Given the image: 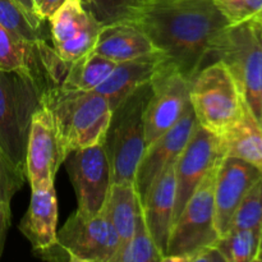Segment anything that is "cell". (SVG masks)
Here are the masks:
<instances>
[{
  "mask_svg": "<svg viewBox=\"0 0 262 262\" xmlns=\"http://www.w3.org/2000/svg\"><path fill=\"white\" fill-rule=\"evenodd\" d=\"M258 122H260L261 127H262V102H261V113H260V119H258Z\"/></svg>",
  "mask_w": 262,
  "mask_h": 262,
  "instance_id": "37",
  "label": "cell"
},
{
  "mask_svg": "<svg viewBox=\"0 0 262 262\" xmlns=\"http://www.w3.org/2000/svg\"><path fill=\"white\" fill-rule=\"evenodd\" d=\"M15 2H17L18 4H19L20 7H22L23 9H25L26 12L30 14V17L35 20L36 25H38L42 27L43 19H42V17H41L40 10H38V5L35 0H15Z\"/></svg>",
  "mask_w": 262,
  "mask_h": 262,
  "instance_id": "34",
  "label": "cell"
},
{
  "mask_svg": "<svg viewBox=\"0 0 262 262\" xmlns=\"http://www.w3.org/2000/svg\"><path fill=\"white\" fill-rule=\"evenodd\" d=\"M147 0H95L84 5L101 25L132 20Z\"/></svg>",
  "mask_w": 262,
  "mask_h": 262,
  "instance_id": "27",
  "label": "cell"
},
{
  "mask_svg": "<svg viewBox=\"0 0 262 262\" xmlns=\"http://www.w3.org/2000/svg\"><path fill=\"white\" fill-rule=\"evenodd\" d=\"M165 61H168L165 56L158 53L117 63L109 77L95 91L104 95L114 110L132 92L148 83Z\"/></svg>",
  "mask_w": 262,
  "mask_h": 262,
  "instance_id": "18",
  "label": "cell"
},
{
  "mask_svg": "<svg viewBox=\"0 0 262 262\" xmlns=\"http://www.w3.org/2000/svg\"><path fill=\"white\" fill-rule=\"evenodd\" d=\"M0 25L30 43H37L43 40L41 26L15 0H0Z\"/></svg>",
  "mask_w": 262,
  "mask_h": 262,
  "instance_id": "26",
  "label": "cell"
},
{
  "mask_svg": "<svg viewBox=\"0 0 262 262\" xmlns=\"http://www.w3.org/2000/svg\"><path fill=\"white\" fill-rule=\"evenodd\" d=\"M230 25L246 22L262 13V0H214Z\"/></svg>",
  "mask_w": 262,
  "mask_h": 262,
  "instance_id": "30",
  "label": "cell"
},
{
  "mask_svg": "<svg viewBox=\"0 0 262 262\" xmlns=\"http://www.w3.org/2000/svg\"><path fill=\"white\" fill-rule=\"evenodd\" d=\"M119 247L117 232L102 212L86 216L77 210L56 233V243L51 248L60 251L56 260L112 262Z\"/></svg>",
  "mask_w": 262,
  "mask_h": 262,
  "instance_id": "8",
  "label": "cell"
},
{
  "mask_svg": "<svg viewBox=\"0 0 262 262\" xmlns=\"http://www.w3.org/2000/svg\"><path fill=\"white\" fill-rule=\"evenodd\" d=\"M48 83L41 71L0 69V148L25 174L31 122Z\"/></svg>",
  "mask_w": 262,
  "mask_h": 262,
  "instance_id": "2",
  "label": "cell"
},
{
  "mask_svg": "<svg viewBox=\"0 0 262 262\" xmlns=\"http://www.w3.org/2000/svg\"><path fill=\"white\" fill-rule=\"evenodd\" d=\"M10 222H12L10 202H0V257L4 252L5 239H7Z\"/></svg>",
  "mask_w": 262,
  "mask_h": 262,
  "instance_id": "32",
  "label": "cell"
},
{
  "mask_svg": "<svg viewBox=\"0 0 262 262\" xmlns=\"http://www.w3.org/2000/svg\"><path fill=\"white\" fill-rule=\"evenodd\" d=\"M211 54L234 77L248 107L260 119L262 102V28L257 17L230 25L214 41Z\"/></svg>",
  "mask_w": 262,
  "mask_h": 262,
  "instance_id": "4",
  "label": "cell"
},
{
  "mask_svg": "<svg viewBox=\"0 0 262 262\" xmlns=\"http://www.w3.org/2000/svg\"><path fill=\"white\" fill-rule=\"evenodd\" d=\"M82 3H83V5H89V4H91V3H94L95 0H81Z\"/></svg>",
  "mask_w": 262,
  "mask_h": 262,
  "instance_id": "36",
  "label": "cell"
},
{
  "mask_svg": "<svg viewBox=\"0 0 262 262\" xmlns=\"http://www.w3.org/2000/svg\"><path fill=\"white\" fill-rule=\"evenodd\" d=\"M257 19H258V22H260V25H261V28H262V13L260 15H257Z\"/></svg>",
  "mask_w": 262,
  "mask_h": 262,
  "instance_id": "38",
  "label": "cell"
},
{
  "mask_svg": "<svg viewBox=\"0 0 262 262\" xmlns=\"http://www.w3.org/2000/svg\"><path fill=\"white\" fill-rule=\"evenodd\" d=\"M151 83L143 84L113 110L104 145L113 169L114 183H135L138 163L146 150L145 109Z\"/></svg>",
  "mask_w": 262,
  "mask_h": 262,
  "instance_id": "5",
  "label": "cell"
},
{
  "mask_svg": "<svg viewBox=\"0 0 262 262\" xmlns=\"http://www.w3.org/2000/svg\"><path fill=\"white\" fill-rule=\"evenodd\" d=\"M188 262H225L224 257L217 250L216 246H207L197 251L194 255L189 257Z\"/></svg>",
  "mask_w": 262,
  "mask_h": 262,
  "instance_id": "33",
  "label": "cell"
},
{
  "mask_svg": "<svg viewBox=\"0 0 262 262\" xmlns=\"http://www.w3.org/2000/svg\"><path fill=\"white\" fill-rule=\"evenodd\" d=\"M261 178V170L241 159L224 156L220 161L214 186L215 227L219 237L229 232L232 219L243 197Z\"/></svg>",
  "mask_w": 262,
  "mask_h": 262,
  "instance_id": "14",
  "label": "cell"
},
{
  "mask_svg": "<svg viewBox=\"0 0 262 262\" xmlns=\"http://www.w3.org/2000/svg\"><path fill=\"white\" fill-rule=\"evenodd\" d=\"M140 202L141 199L135 183L120 182L112 184L101 212L117 232L120 242L119 250L127 245L133 235Z\"/></svg>",
  "mask_w": 262,
  "mask_h": 262,
  "instance_id": "20",
  "label": "cell"
},
{
  "mask_svg": "<svg viewBox=\"0 0 262 262\" xmlns=\"http://www.w3.org/2000/svg\"><path fill=\"white\" fill-rule=\"evenodd\" d=\"M219 137L224 156L241 159L262 171V127L247 102L239 119Z\"/></svg>",
  "mask_w": 262,
  "mask_h": 262,
  "instance_id": "19",
  "label": "cell"
},
{
  "mask_svg": "<svg viewBox=\"0 0 262 262\" xmlns=\"http://www.w3.org/2000/svg\"><path fill=\"white\" fill-rule=\"evenodd\" d=\"M0 69H33L42 72L38 55V42L30 43L23 41L0 25Z\"/></svg>",
  "mask_w": 262,
  "mask_h": 262,
  "instance_id": "23",
  "label": "cell"
},
{
  "mask_svg": "<svg viewBox=\"0 0 262 262\" xmlns=\"http://www.w3.org/2000/svg\"><path fill=\"white\" fill-rule=\"evenodd\" d=\"M64 164L76 192L77 210L86 216L100 214L114 183L104 142L71 151Z\"/></svg>",
  "mask_w": 262,
  "mask_h": 262,
  "instance_id": "9",
  "label": "cell"
},
{
  "mask_svg": "<svg viewBox=\"0 0 262 262\" xmlns=\"http://www.w3.org/2000/svg\"><path fill=\"white\" fill-rule=\"evenodd\" d=\"M189 100L199 124L217 136L239 119L246 105L234 77L222 60L192 77Z\"/></svg>",
  "mask_w": 262,
  "mask_h": 262,
  "instance_id": "6",
  "label": "cell"
},
{
  "mask_svg": "<svg viewBox=\"0 0 262 262\" xmlns=\"http://www.w3.org/2000/svg\"><path fill=\"white\" fill-rule=\"evenodd\" d=\"M26 181V174L20 171L0 148V202L12 201Z\"/></svg>",
  "mask_w": 262,
  "mask_h": 262,
  "instance_id": "31",
  "label": "cell"
},
{
  "mask_svg": "<svg viewBox=\"0 0 262 262\" xmlns=\"http://www.w3.org/2000/svg\"><path fill=\"white\" fill-rule=\"evenodd\" d=\"M150 83L152 91L145 109L146 147L178 123L191 105V79L173 64L165 61Z\"/></svg>",
  "mask_w": 262,
  "mask_h": 262,
  "instance_id": "11",
  "label": "cell"
},
{
  "mask_svg": "<svg viewBox=\"0 0 262 262\" xmlns=\"http://www.w3.org/2000/svg\"><path fill=\"white\" fill-rule=\"evenodd\" d=\"M197 123L193 109L189 105L178 123L146 147L138 163L135 178V186L141 201L145 199L151 184L169 166L176 164L177 159L188 143Z\"/></svg>",
  "mask_w": 262,
  "mask_h": 262,
  "instance_id": "13",
  "label": "cell"
},
{
  "mask_svg": "<svg viewBox=\"0 0 262 262\" xmlns=\"http://www.w3.org/2000/svg\"><path fill=\"white\" fill-rule=\"evenodd\" d=\"M225 262L257 261L262 246L261 228L229 230L215 243Z\"/></svg>",
  "mask_w": 262,
  "mask_h": 262,
  "instance_id": "24",
  "label": "cell"
},
{
  "mask_svg": "<svg viewBox=\"0 0 262 262\" xmlns=\"http://www.w3.org/2000/svg\"><path fill=\"white\" fill-rule=\"evenodd\" d=\"M56 120L69 151L105 141L113 110L104 95L95 91L64 89L48 83L42 95Z\"/></svg>",
  "mask_w": 262,
  "mask_h": 262,
  "instance_id": "3",
  "label": "cell"
},
{
  "mask_svg": "<svg viewBox=\"0 0 262 262\" xmlns=\"http://www.w3.org/2000/svg\"><path fill=\"white\" fill-rule=\"evenodd\" d=\"M101 27L102 25L94 15L89 22V25L76 37L61 43V45L55 46V48L53 46L54 50L66 61L78 60L79 58L89 55L90 53L95 50Z\"/></svg>",
  "mask_w": 262,
  "mask_h": 262,
  "instance_id": "29",
  "label": "cell"
},
{
  "mask_svg": "<svg viewBox=\"0 0 262 262\" xmlns=\"http://www.w3.org/2000/svg\"><path fill=\"white\" fill-rule=\"evenodd\" d=\"M187 78L201 69L217 36L230 26L214 0H147L133 19Z\"/></svg>",
  "mask_w": 262,
  "mask_h": 262,
  "instance_id": "1",
  "label": "cell"
},
{
  "mask_svg": "<svg viewBox=\"0 0 262 262\" xmlns=\"http://www.w3.org/2000/svg\"><path fill=\"white\" fill-rule=\"evenodd\" d=\"M69 152L54 114L41 104L32 117L26 151V178L31 189L54 183Z\"/></svg>",
  "mask_w": 262,
  "mask_h": 262,
  "instance_id": "10",
  "label": "cell"
},
{
  "mask_svg": "<svg viewBox=\"0 0 262 262\" xmlns=\"http://www.w3.org/2000/svg\"><path fill=\"white\" fill-rule=\"evenodd\" d=\"M94 51L114 63L160 53L135 20L102 25Z\"/></svg>",
  "mask_w": 262,
  "mask_h": 262,
  "instance_id": "17",
  "label": "cell"
},
{
  "mask_svg": "<svg viewBox=\"0 0 262 262\" xmlns=\"http://www.w3.org/2000/svg\"><path fill=\"white\" fill-rule=\"evenodd\" d=\"M115 66L117 63L92 51L78 60L69 61L66 78L60 86L64 89L92 91L109 77Z\"/></svg>",
  "mask_w": 262,
  "mask_h": 262,
  "instance_id": "21",
  "label": "cell"
},
{
  "mask_svg": "<svg viewBox=\"0 0 262 262\" xmlns=\"http://www.w3.org/2000/svg\"><path fill=\"white\" fill-rule=\"evenodd\" d=\"M35 2H36V3H37V5H38V3H40V0H35Z\"/></svg>",
  "mask_w": 262,
  "mask_h": 262,
  "instance_id": "39",
  "label": "cell"
},
{
  "mask_svg": "<svg viewBox=\"0 0 262 262\" xmlns=\"http://www.w3.org/2000/svg\"><path fill=\"white\" fill-rule=\"evenodd\" d=\"M112 262H164V255L148 232L143 216L142 202L137 210L135 232L124 247L120 248Z\"/></svg>",
  "mask_w": 262,
  "mask_h": 262,
  "instance_id": "25",
  "label": "cell"
},
{
  "mask_svg": "<svg viewBox=\"0 0 262 262\" xmlns=\"http://www.w3.org/2000/svg\"><path fill=\"white\" fill-rule=\"evenodd\" d=\"M94 17L81 0H66L49 18L54 48L76 37Z\"/></svg>",
  "mask_w": 262,
  "mask_h": 262,
  "instance_id": "22",
  "label": "cell"
},
{
  "mask_svg": "<svg viewBox=\"0 0 262 262\" xmlns=\"http://www.w3.org/2000/svg\"><path fill=\"white\" fill-rule=\"evenodd\" d=\"M250 228L262 229V178L256 182L243 197L233 216L229 230Z\"/></svg>",
  "mask_w": 262,
  "mask_h": 262,
  "instance_id": "28",
  "label": "cell"
},
{
  "mask_svg": "<svg viewBox=\"0 0 262 262\" xmlns=\"http://www.w3.org/2000/svg\"><path fill=\"white\" fill-rule=\"evenodd\" d=\"M142 210L148 232L165 257L169 235L173 227L176 205V171L169 166L148 188L142 200Z\"/></svg>",
  "mask_w": 262,
  "mask_h": 262,
  "instance_id": "15",
  "label": "cell"
},
{
  "mask_svg": "<svg viewBox=\"0 0 262 262\" xmlns=\"http://www.w3.org/2000/svg\"><path fill=\"white\" fill-rule=\"evenodd\" d=\"M66 0H40L38 3V10L42 17V19H49L50 15L60 7Z\"/></svg>",
  "mask_w": 262,
  "mask_h": 262,
  "instance_id": "35",
  "label": "cell"
},
{
  "mask_svg": "<svg viewBox=\"0 0 262 262\" xmlns=\"http://www.w3.org/2000/svg\"><path fill=\"white\" fill-rule=\"evenodd\" d=\"M224 158L220 137L197 123L188 143L174 164L176 171V205L173 224L181 215L205 177L214 170Z\"/></svg>",
  "mask_w": 262,
  "mask_h": 262,
  "instance_id": "12",
  "label": "cell"
},
{
  "mask_svg": "<svg viewBox=\"0 0 262 262\" xmlns=\"http://www.w3.org/2000/svg\"><path fill=\"white\" fill-rule=\"evenodd\" d=\"M58 200L54 183L32 189L30 206L19 223V230L35 252L41 253L56 243Z\"/></svg>",
  "mask_w": 262,
  "mask_h": 262,
  "instance_id": "16",
  "label": "cell"
},
{
  "mask_svg": "<svg viewBox=\"0 0 262 262\" xmlns=\"http://www.w3.org/2000/svg\"><path fill=\"white\" fill-rule=\"evenodd\" d=\"M216 168L210 171L187 201L171 227L165 261H187L192 255L219 239L215 227L214 186Z\"/></svg>",
  "mask_w": 262,
  "mask_h": 262,
  "instance_id": "7",
  "label": "cell"
}]
</instances>
